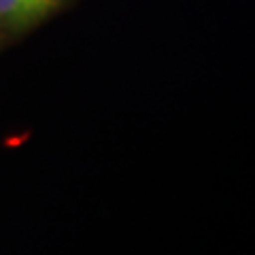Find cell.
I'll return each mask as SVG.
<instances>
[{
  "label": "cell",
  "instance_id": "1",
  "mask_svg": "<svg viewBox=\"0 0 255 255\" xmlns=\"http://www.w3.org/2000/svg\"><path fill=\"white\" fill-rule=\"evenodd\" d=\"M68 0H0V34H21L64 6Z\"/></svg>",
  "mask_w": 255,
  "mask_h": 255
}]
</instances>
